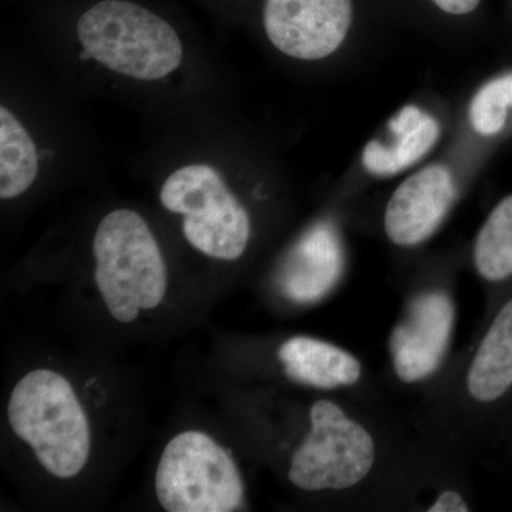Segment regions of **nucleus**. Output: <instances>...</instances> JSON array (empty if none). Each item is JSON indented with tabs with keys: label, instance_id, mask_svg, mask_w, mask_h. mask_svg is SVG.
Returning a JSON list of instances; mask_svg holds the SVG:
<instances>
[{
	"label": "nucleus",
	"instance_id": "f8f14e48",
	"mask_svg": "<svg viewBox=\"0 0 512 512\" xmlns=\"http://www.w3.org/2000/svg\"><path fill=\"white\" fill-rule=\"evenodd\" d=\"M471 266L483 286L487 312L512 289V194L495 205L478 231Z\"/></svg>",
	"mask_w": 512,
	"mask_h": 512
},
{
	"label": "nucleus",
	"instance_id": "f257e3e1",
	"mask_svg": "<svg viewBox=\"0 0 512 512\" xmlns=\"http://www.w3.org/2000/svg\"><path fill=\"white\" fill-rule=\"evenodd\" d=\"M512 416V289L407 416L419 436L470 460L503 440Z\"/></svg>",
	"mask_w": 512,
	"mask_h": 512
},
{
	"label": "nucleus",
	"instance_id": "2eb2a0df",
	"mask_svg": "<svg viewBox=\"0 0 512 512\" xmlns=\"http://www.w3.org/2000/svg\"><path fill=\"white\" fill-rule=\"evenodd\" d=\"M433 2L450 15H467L478 8L481 0H433Z\"/></svg>",
	"mask_w": 512,
	"mask_h": 512
},
{
	"label": "nucleus",
	"instance_id": "f03ea898",
	"mask_svg": "<svg viewBox=\"0 0 512 512\" xmlns=\"http://www.w3.org/2000/svg\"><path fill=\"white\" fill-rule=\"evenodd\" d=\"M456 275L434 269L402 288V306L386 343L389 386L420 396L453 359L458 322Z\"/></svg>",
	"mask_w": 512,
	"mask_h": 512
},
{
	"label": "nucleus",
	"instance_id": "1a4fd4ad",
	"mask_svg": "<svg viewBox=\"0 0 512 512\" xmlns=\"http://www.w3.org/2000/svg\"><path fill=\"white\" fill-rule=\"evenodd\" d=\"M352 0H264L266 37L284 55L320 60L342 46L352 25Z\"/></svg>",
	"mask_w": 512,
	"mask_h": 512
},
{
	"label": "nucleus",
	"instance_id": "dca6fc26",
	"mask_svg": "<svg viewBox=\"0 0 512 512\" xmlns=\"http://www.w3.org/2000/svg\"><path fill=\"white\" fill-rule=\"evenodd\" d=\"M501 441H505V444H507L508 450H510V456L512 461V416L510 421H508L507 429H505L503 440Z\"/></svg>",
	"mask_w": 512,
	"mask_h": 512
},
{
	"label": "nucleus",
	"instance_id": "0eeeda50",
	"mask_svg": "<svg viewBox=\"0 0 512 512\" xmlns=\"http://www.w3.org/2000/svg\"><path fill=\"white\" fill-rule=\"evenodd\" d=\"M156 493L168 512H232L245 504V483L231 453L201 431H185L164 448Z\"/></svg>",
	"mask_w": 512,
	"mask_h": 512
},
{
	"label": "nucleus",
	"instance_id": "7ed1b4c3",
	"mask_svg": "<svg viewBox=\"0 0 512 512\" xmlns=\"http://www.w3.org/2000/svg\"><path fill=\"white\" fill-rule=\"evenodd\" d=\"M86 59L140 82H158L180 69L184 45L170 20L137 0H93L74 22Z\"/></svg>",
	"mask_w": 512,
	"mask_h": 512
},
{
	"label": "nucleus",
	"instance_id": "ddd939ff",
	"mask_svg": "<svg viewBox=\"0 0 512 512\" xmlns=\"http://www.w3.org/2000/svg\"><path fill=\"white\" fill-rule=\"evenodd\" d=\"M40 171L39 148L15 113L0 107V198L13 200L35 184Z\"/></svg>",
	"mask_w": 512,
	"mask_h": 512
},
{
	"label": "nucleus",
	"instance_id": "39448f33",
	"mask_svg": "<svg viewBox=\"0 0 512 512\" xmlns=\"http://www.w3.org/2000/svg\"><path fill=\"white\" fill-rule=\"evenodd\" d=\"M97 288L114 319L131 323L140 309L157 308L167 269L157 239L136 211L120 208L100 221L93 239Z\"/></svg>",
	"mask_w": 512,
	"mask_h": 512
},
{
	"label": "nucleus",
	"instance_id": "9d476101",
	"mask_svg": "<svg viewBox=\"0 0 512 512\" xmlns=\"http://www.w3.org/2000/svg\"><path fill=\"white\" fill-rule=\"evenodd\" d=\"M458 197L451 171L444 165H427L393 192L384 208V234L394 247H420L439 231Z\"/></svg>",
	"mask_w": 512,
	"mask_h": 512
},
{
	"label": "nucleus",
	"instance_id": "20e7f679",
	"mask_svg": "<svg viewBox=\"0 0 512 512\" xmlns=\"http://www.w3.org/2000/svg\"><path fill=\"white\" fill-rule=\"evenodd\" d=\"M10 427L35 451L46 471L77 476L90 454V427L72 384L59 373L39 369L20 379L8 406Z\"/></svg>",
	"mask_w": 512,
	"mask_h": 512
},
{
	"label": "nucleus",
	"instance_id": "6e6552de",
	"mask_svg": "<svg viewBox=\"0 0 512 512\" xmlns=\"http://www.w3.org/2000/svg\"><path fill=\"white\" fill-rule=\"evenodd\" d=\"M348 254L335 221L330 218L311 225L296 239L276 268V293L292 306L325 302L348 274Z\"/></svg>",
	"mask_w": 512,
	"mask_h": 512
},
{
	"label": "nucleus",
	"instance_id": "4468645a",
	"mask_svg": "<svg viewBox=\"0 0 512 512\" xmlns=\"http://www.w3.org/2000/svg\"><path fill=\"white\" fill-rule=\"evenodd\" d=\"M510 107L512 73L491 80L474 96L470 106L471 126L481 136H494L503 130Z\"/></svg>",
	"mask_w": 512,
	"mask_h": 512
},
{
	"label": "nucleus",
	"instance_id": "423d86ee",
	"mask_svg": "<svg viewBox=\"0 0 512 512\" xmlns=\"http://www.w3.org/2000/svg\"><path fill=\"white\" fill-rule=\"evenodd\" d=\"M165 210L183 217V234L192 248L220 261L234 262L247 252L251 215L210 164H185L160 191Z\"/></svg>",
	"mask_w": 512,
	"mask_h": 512
},
{
	"label": "nucleus",
	"instance_id": "9b49d317",
	"mask_svg": "<svg viewBox=\"0 0 512 512\" xmlns=\"http://www.w3.org/2000/svg\"><path fill=\"white\" fill-rule=\"evenodd\" d=\"M393 144L373 140L362 154L363 167L376 177L402 173L421 160L440 137V126L416 106L403 107L387 124Z\"/></svg>",
	"mask_w": 512,
	"mask_h": 512
}]
</instances>
